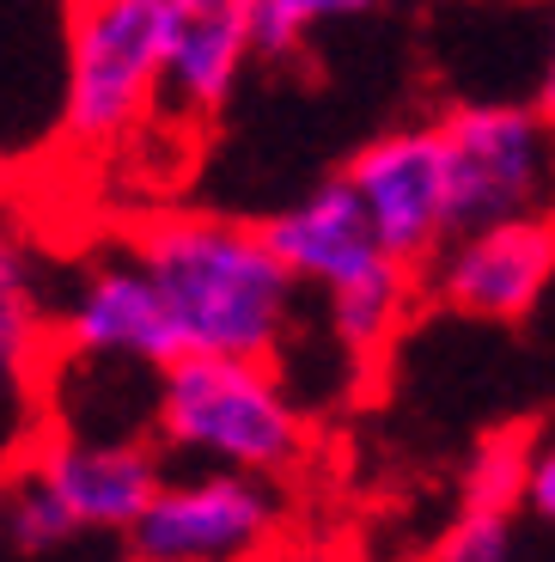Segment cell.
I'll list each match as a JSON object with an SVG mask.
<instances>
[{"mask_svg":"<svg viewBox=\"0 0 555 562\" xmlns=\"http://www.w3.org/2000/svg\"><path fill=\"white\" fill-rule=\"evenodd\" d=\"M390 0H263V61L299 56L318 31L330 25H361L385 13Z\"/></svg>","mask_w":555,"mask_h":562,"instance_id":"obj_14","label":"cell"},{"mask_svg":"<svg viewBox=\"0 0 555 562\" xmlns=\"http://www.w3.org/2000/svg\"><path fill=\"white\" fill-rule=\"evenodd\" d=\"M458 226L555 209V123L531 99H458L440 116Z\"/></svg>","mask_w":555,"mask_h":562,"instance_id":"obj_5","label":"cell"},{"mask_svg":"<svg viewBox=\"0 0 555 562\" xmlns=\"http://www.w3.org/2000/svg\"><path fill=\"white\" fill-rule=\"evenodd\" d=\"M49 355H56V318H43L31 263H19L0 276V422L25 409Z\"/></svg>","mask_w":555,"mask_h":562,"instance_id":"obj_12","label":"cell"},{"mask_svg":"<svg viewBox=\"0 0 555 562\" xmlns=\"http://www.w3.org/2000/svg\"><path fill=\"white\" fill-rule=\"evenodd\" d=\"M0 532H7V471H0Z\"/></svg>","mask_w":555,"mask_h":562,"instance_id":"obj_19","label":"cell"},{"mask_svg":"<svg viewBox=\"0 0 555 562\" xmlns=\"http://www.w3.org/2000/svg\"><path fill=\"white\" fill-rule=\"evenodd\" d=\"M56 355L73 361H123V367H166L178 361V330L159 281L135 257V245L98 251L80 263L56 306Z\"/></svg>","mask_w":555,"mask_h":562,"instance_id":"obj_9","label":"cell"},{"mask_svg":"<svg viewBox=\"0 0 555 562\" xmlns=\"http://www.w3.org/2000/svg\"><path fill=\"white\" fill-rule=\"evenodd\" d=\"M263 233L281 251V263L293 269V281L324 300L336 349L354 355V361H373L390 349V337L403 330V318L421 294V269L403 263L378 239L373 214L342 171L312 183L287 209H275Z\"/></svg>","mask_w":555,"mask_h":562,"instance_id":"obj_2","label":"cell"},{"mask_svg":"<svg viewBox=\"0 0 555 562\" xmlns=\"http://www.w3.org/2000/svg\"><path fill=\"white\" fill-rule=\"evenodd\" d=\"M147 435L166 447V459L287 483L312 452V416L287 392L275 361L178 355L154 373Z\"/></svg>","mask_w":555,"mask_h":562,"instance_id":"obj_3","label":"cell"},{"mask_svg":"<svg viewBox=\"0 0 555 562\" xmlns=\"http://www.w3.org/2000/svg\"><path fill=\"white\" fill-rule=\"evenodd\" d=\"M263 61V0H166V99L159 123L202 128Z\"/></svg>","mask_w":555,"mask_h":562,"instance_id":"obj_10","label":"cell"},{"mask_svg":"<svg viewBox=\"0 0 555 562\" xmlns=\"http://www.w3.org/2000/svg\"><path fill=\"white\" fill-rule=\"evenodd\" d=\"M519 514L500 502H458V520L433 544V562H513L519 557Z\"/></svg>","mask_w":555,"mask_h":562,"instance_id":"obj_15","label":"cell"},{"mask_svg":"<svg viewBox=\"0 0 555 562\" xmlns=\"http://www.w3.org/2000/svg\"><path fill=\"white\" fill-rule=\"evenodd\" d=\"M166 0H68L61 19V147L111 159L159 123Z\"/></svg>","mask_w":555,"mask_h":562,"instance_id":"obj_4","label":"cell"},{"mask_svg":"<svg viewBox=\"0 0 555 562\" xmlns=\"http://www.w3.org/2000/svg\"><path fill=\"white\" fill-rule=\"evenodd\" d=\"M269 562H275V557H269Z\"/></svg>","mask_w":555,"mask_h":562,"instance_id":"obj_20","label":"cell"},{"mask_svg":"<svg viewBox=\"0 0 555 562\" xmlns=\"http://www.w3.org/2000/svg\"><path fill=\"white\" fill-rule=\"evenodd\" d=\"M531 104L555 123V0H550V19H543V61H537V86H531Z\"/></svg>","mask_w":555,"mask_h":562,"instance_id":"obj_17","label":"cell"},{"mask_svg":"<svg viewBox=\"0 0 555 562\" xmlns=\"http://www.w3.org/2000/svg\"><path fill=\"white\" fill-rule=\"evenodd\" d=\"M135 257L159 281L183 355H250L275 361L299 318V281L269 245L263 221L208 209L154 214L140 226Z\"/></svg>","mask_w":555,"mask_h":562,"instance_id":"obj_1","label":"cell"},{"mask_svg":"<svg viewBox=\"0 0 555 562\" xmlns=\"http://www.w3.org/2000/svg\"><path fill=\"white\" fill-rule=\"evenodd\" d=\"M0 538H7L19 557H49V550L73 544L80 526H73V514L56 502V490H49L31 464H7V532Z\"/></svg>","mask_w":555,"mask_h":562,"instance_id":"obj_13","label":"cell"},{"mask_svg":"<svg viewBox=\"0 0 555 562\" xmlns=\"http://www.w3.org/2000/svg\"><path fill=\"white\" fill-rule=\"evenodd\" d=\"M342 178L354 183V196L366 202L378 239L403 257V263H428L452 233V166H445V140L440 123H397L385 135L361 140L354 159L342 166Z\"/></svg>","mask_w":555,"mask_h":562,"instance_id":"obj_8","label":"cell"},{"mask_svg":"<svg viewBox=\"0 0 555 562\" xmlns=\"http://www.w3.org/2000/svg\"><path fill=\"white\" fill-rule=\"evenodd\" d=\"M19 464H31L56 502L73 514V526L86 532H128L147 514V502L166 483V447L140 435H86V428H61V435L31 440V452Z\"/></svg>","mask_w":555,"mask_h":562,"instance_id":"obj_11","label":"cell"},{"mask_svg":"<svg viewBox=\"0 0 555 562\" xmlns=\"http://www.w3.org/2000/svg\"><path fill=\"white\" fill-rule=\"evenodd\" d=\"M525 514L555 538V428L525 440Z\"/></svg>","mask_w":555,"mask_h":562,"instance_id":"obj_16","label":"cell"},{"mask_svg":"<svg viewBox=\"0 0 555 562\" xmlns=\"http://www.w3.org/2000/svg\"><path fill=\"white\" fill-rule=\"evenodd\" d=\"M19 263H25V245H19V226H13V214H7V202H0V276L19 269Z\"/></svg>","mask_w":555,"mask_h":562,"instance_id":"obj_18","label":"cell"},{"mask_svg":"<svg viewBox=\"0 0 555 562\" xmlns=\"http://www.w3.org/2000/svg\"><path fill=\"white\" fill-rule=\"evenodd\" d=\"M555 288V209L458 226L421 263V294L476 324H519Z\"/></svg>","mask_w":555,"mask_h":562,"instance_id":"obj_7","label":"cell"},{"mask_svg":"<svg viewBox=\"0 0 555 562\" xmlns=\"http://www.w3.org/2000/svg\"><path fill=\"white\" fill-rule=\"evenodd\" d=\"M287 532V495L275 477L202 464L166 477L128 526V562H269Z\"/></svg>","mask_w":555,"mask_h":562,"instance_id":"obj_6","label":"cell"}]
</instances>
